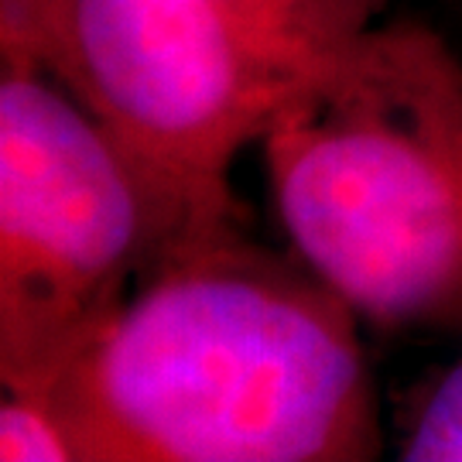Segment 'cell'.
I'll return each mask as SVG.
<instances>
[{"label":"cell","mask_w":462,"mask_h":462,"mask_svg":"<svg viewBox=\"0 0 462 462\" xmlns=\"http://www.w3.org/2000/svg\"><path fill=\"white\" fill-rule=\"evenodd\" d=\"M360 322L298 254L226 226L165 250L49 391L79 462H366Z\"/></svg>","instance_id":"cell-1"},{"label":"cell","mask_w":462,"mask_h":462,"mask_svg":"<svg viewBox=\"0 0 462 462\" xmlns=\"http://www.w3.org/2000/svg\"><path fill=\"white\" fill-rule=\"evenodd\" d=\"M281 230L364 322L462 336V55L380 17L305 69L261 137Z\"/></svg>","instance_id":"cell-2"},{"label":"cell","mask_w":462,"mask_h":462,"mask_svg":"<svg viewBox=\"0 0 462 462\" xmlns=\"http://www.w3.org/2000/svg\"><path fill=\"white\" fill-rule=\"evenodd\" d=\"M38 69L124 151L165 250L240 226L233 168L301 76L219 0H66Z\"/></svg>","instance_id":"cell-3"},{"label":"cell","mask_w":462,"mask_h":462,"mask_svg":"<svg viewBox=\"0 0 462 462\" xmlns=\"http://www.w3.org/2000/svg\"><path fill=\"white\" fill-rule=\"evenodd\" d=\"M165 254L148 189L51 72L0 69V380L49 387Z\"/></svg>","instance_id":"cell-4"},{"label":"cell","mask_w":462,"mask_h":462,"mask_svg":"<svg viewBox=\"0 0 462 462\" xmlns=\"http://www.w3.org/2000/svg\"><path fill=\"white\" fill-rule=\"evenodd\" d=\"M281 62L305 72L383 17L387 0H219Z\"/></svg>","instance_id":"cell-5"},{"label":"cell","mask_w":462,"mask_h":462,"mask_svg":"<svg viewBox=\"0 0 462 462\" xmlns=\"http://www.w3.org/2000/svg\"><path fill=\"white\" fill-rule=\"evenodd\" d=\"M0 459L79 462V446L49 387H4L0 397Z\"/></svg>","instance_id":"cell-6"},{"label":"cell","mask_w":462,"mask_h":462,"mask_svg":"<svg viewBox=\"0 0 462 462\" xmlns=\"http://www.w3.org/2000/svg\"><path fill=\"white\" fill-rule=\"evenodd\" d=\"M404 462H462V360L442 370L418 397L401 439Z\"/></svg>","instance_id":"cell-7"},{"label":"cell","mask_w":462,"mask_h":462,"mask_svg":"<svg viewBox=\"0 0 462 462\" xmlns=\"http://www.w3.org/2000/svg\"><path fill=\"white\" fill-rule=\"evenodd\" d=\"M66 0H0V62L38 66Z\"/></svg>","instance_id":"cell-8"}]
</instances>
